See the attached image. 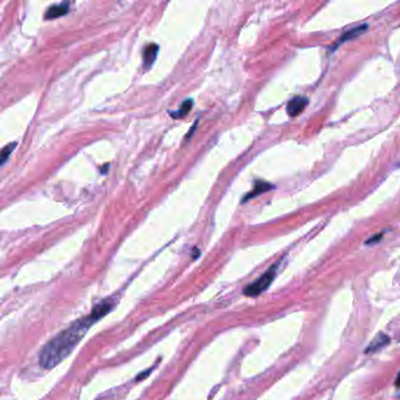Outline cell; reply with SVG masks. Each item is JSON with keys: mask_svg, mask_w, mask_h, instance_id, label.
Listing matches in <instances>:
<instances>
[{"mask_svg": "<svg viewBox=\"0 0 400 400\" xmlns=\"http://www.w3.org/2000/svg\"><path fill=\"white\" fill-rule=\"evenodd\" d=\"M366 25H361V26H358V27H355L352 29H350V31L346 32L345 34L342 35V38H340V41L342 43H345V41L348 40H351V39H356L357 37H359L360 34H363L364 32L366 31Z\"/></svg>", "mask_w": 400, "mask_h": 400, "instance_id": "9", "label": "cell"}, {"mask_svg": "<svg viewBox=\"0 0 400 400\" xmlns=\"http://www.w3.org/2000/svg\"><path fill=\"white\" fill-rule=\"evenodd\" d=\"M69 12V2H60V4H55L49 6L47 8L46 13H45V19L46 20H53L57 19V18H60L67 14Z\"/></svg>", "mask_w": 400, "mask_h": 400, "instance_id": "3", "label": "cell"}, {"mask_svg": "<svg viewBox=\"0 0 400 400\" xmlns=\"http://www.w3.org/2000/svg\"><path fill=\"white\" fill-rule=\"evenodd\" d=\"M272 188H273L272 184L267 183V182H266V181H261V180L256 181L255 186H254V189H252L251 192H250L249 194H246V195L244 196L242 202H246V201H249V200L255 199L256 196L261 195V194H263L266 192H269V190H271Z\"/></svg>", "mask_w": 400, "mask_h": 400, "instance_id": "6", "label": "cell"}, {"mask_svg": "<svg viewBox=\"0 0 400 400\" xmlns=\"http://www.w3.org/2000/svg\"><path fill=\"white\" fill-rule=\"evenodd\" d=\"M17 147V142H13V143H8L7 146H5L4 148L1 149V164H5L6 161H7V158L10 157V155L13 153L14 148Z\"/></svg>", "mask_w": 400, "mask_h": 400, "instance_id": "10", "label": "cell"}, {"mask_svg": "<svg viewBox=\"0 0 400 400\" xmlns=\"http://www.w3.org/2000/svg\"><path fill=\"white\" fill-rule=\"evenodd\" d=\"M158 47L156 44H151V45L146 46V48L143 49V67L146 69H148L149 67H152V65L154 64V61L156 60V55L158 53Z\"/></svg>", "mask_w": 400, "mask_h": 400, "instance_id": "5", "label": "cell"}, {"mask_svg": "<svg viewBox=\"0 0 400 400\" xmlns=\"http://www.w3.org/2000/svg\"><path fill=\"white\" fill-rule=\"evenodd\" d=\"M308 99L304 96H296L288 104L287 111L290 116H297L302 113L303 110L307 107Z\"/></svg>", "mask_w": 400, "mask_h": 400, "instance_id": "4", "label": "cell"}, {"mask_svg": "<svg viewBox=\"0 0 400 400\" xmlns=\"http://www.w3.org/2000/svg\"><path fill=\"white\" fill-rule=\"evenodd\" d=\"M396 386L400 387V373H399L398 377H397V379H396Z\"/></svg>", "mask_w": 400, "mask_h": 400, "instance_id": "13", "label": "cell"}, {"mask_svg": "<svg viewBox=\"0 0 400 400\" xmlns=\"http://www.w3.org/2000/svg\"><path fill=\"white\" fill-rule=\"evenodd\" d=\"M276 271H277V264L272 266L267 271H266L260 278L256 279L254 283L249 284L245 289L243 290V293L248 297H256L261 295L263 291H266L270 284L272 283L273 278L276 276Z\"/></svg>", "mask_w": 400, "mask_h": 400, "instance_id": "2", "label": "cell"}, {"mask_svg": "<svg viewBox=\"0 0 400 400\" xmlns=\"http://www.w3.org/2000/svg\"><path fill=\"white\" fill-rule=\"evenodd\" d=\"M151 372H152V369L147 370V371H146L145 373H142V375H139V376H137L136 380H137V381H139V380H140V379H143V378H146V377H147V376H148V375H149V373H151Z\"/></svg>", "mask_w": 400, "mask_h": 400, "instance_id": "12", "label": "cell"}, {"mask_svg": "<svg viewBox=\"0 0 400 400\" xmlns=\"http://www.w3.org/2000/svg\"><path fill=\"white\" fill-rule=\"evenodd\" d=\"M381 238H383V234H377V235H375V236H373V237L369 238V240L366 241V244H367V245H369V244H375V243L379 242V241H380Z\"/></svg>", "mask_w": 400, "mask_h": 400, "instance_id": "11", "label": "cell"}, {"mask_svg": "<svg viewBox=\"0 0 400 400\" xmlns=\"http://www.w3.org/2000/svg\"><path fill=\"white\" fill-rule=\"evenodd\" d=\"M114 303L111 299H105L93 308L92 312L88 316L80 318L73 323L68 329L61 332L57 337L53 338L41 350L39 361L41 367L51 370L59 363H61L68 356L73 349L78 345L81 338L86 334L88 329L94 323L105 317L113 309Z\"/></svg>", "mask_w": 400, "mask_h": 400, "instance_id": "1", "label": "cell"}, {"mask_svg": "<svg viewBox=\"0 0 400 400\" xmlns=\"http://www.w3.org/2000/svg\"><path fill=\"white\" fill-rule=\"evenodd\" d=\"M389 343H390V338L387 337L386 334L379 333L378 336H376L375 338H373L372 342L370 343L369 348L366 349V354H370V352L373 354V352L385 348V346H386Z\"/></svg>", "mask_w": 400, "mask_h": 400, "instance_id": "7", "label": "cell"}, {"mask_svg": "<svg viewBox=\"0 0 400 400\" xmlns=\"http://www.w3.org/2000/svg\"><path fill=\"white\" fill-rule=\"evenodd\" d=\"M193 104H194V101H193L192 99H187V100H184V101H183V104L181 105L180 110H178V111H169L170 116H172V117H174V119H182V117H184V116H186L187 114L189 113L190 111H192V108H193Z\"/></svg>", "mask_w": 400, "mask_h": 400, "instance_id": "8", "label": "cell"}]
</instances>
